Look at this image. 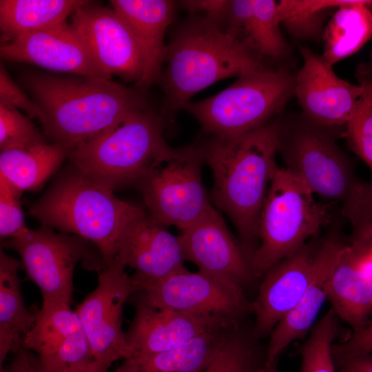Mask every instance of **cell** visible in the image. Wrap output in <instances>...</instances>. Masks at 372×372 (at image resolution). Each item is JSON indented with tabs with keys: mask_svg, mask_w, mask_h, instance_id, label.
Returning a JSON list of instances; mask_svg holds the SVG:
<instances>
[{
	"mask_svg": "<svg viewBox=\"0 0 372 372\" xmlns=\"http://www.w3.org/2000/svg\"><path fill=\"white\" fill-rule=\"evenodd\" d=\"M279 145V125L267 123L238 136H214L200 149L213 172L210 199L236 227L249 262L257 247L260 211L278 167Z\"/></svg>",
	"mask_w": 372,
	"mask_h": 372,
	"instance_id": "cell-1",
	"label": "cell"
},
{
	"mask_svg": "<svg viewBox=\"0 0 372 372\" xmlns=\"http://www.w3.org/2000/svg\"><path fill=\"white\" fill-rule=\"evenodd\" d=\"M26 84L45 113V134L70 152L129 114L146 109L141 90L109 79L36 74Z\"/></svg>",
	"mask_w": 372,
	"mask_h": 372,
	"instance_id": "cell-2",
	"label": "cell"
},
{
	"mask_svg": "<svg viewBox=\"0 0 372 372\" xmlns=\"http://www.w3.org/2000/svg\"><path fill=\"white\" fill-rule=\"evenodd\" d=\"M165 61L161 81L168 112L183 108L218 81L267 69L222 22L207 16L192 20L176 33L167 46Z\"/></svg>",
	"mask_w": 372,
	"mask_h": 372,
	"instance_id": "cell-3",
	"label": "cell"
},
{
	"mask_svg": "<svg viewBox=\"0 0 372 372\" xmlns=\"http://www.w3.org/2000/svg\"><path fill=\"white\" fill-rule=\"evenodd\" d=\"M145 211L74 168L57 178L29 208L30 215L43 225L92 242L101 254L103 267L114 260L127 226Z\"/></svg>",
	"mask_w": 372,
	"mask_h": 372,
	"instance_id": "cell-4",
	"label": "cell"
},
{
	"mask_svg": "<svg viewBox=\"0 0 372 372\" xmlns=\"http://www.w3.org/2000/svg\"><path fill=\"white\" fill-rule=\"evenodd\" d=\"M329 208L298 177L277 167L271 180L258 224L257 248L250 260L253 275L260 276L304 247L330 221Z\"/></svg>",
	"mask_w": 372,
	"mask_h": 372,
	"instance_id": "cell-5",
	"label": "cell"
},
{
	"mask_svg": "<svg viewBox=\"0 0 372 372\" xmlns=\"http://www.w3.org/2000/svg\"><path fill=\"white\" fill-rule=\"evenodd\" d=\"M163 121L146 109L134 111L114 126L75 147L74 168L112 190L136 183L167 146Z\"/></svg>",
	"mask_w": 372,
	"mask_h": 372,
	"instance_id": "cell-6",
	"label": "cell"
},
{
	"mask_svg": "<svg viewBox=\"0 0 372 372\" xmlns=\"http://www.w3.org/2000/svg\"><path fill=\"white\" fill-rule=\"evenodd\" d=\"M296 75L285 68L265 69L238 77L220 92L183 109L215 136L246 134L268 123L294 96Z\"/></svg>",
	"mask_w": 372,
	"mask_h": 372,
	"instance_id": "cell-7",
	"label": "cell"
},
{
	"mask_svg": "<svg viewBox=\"0 0 372 372\" xmlns=\"http://www.w3.org/2000/svg\"><path fill=\"white\" fill-rule=\"evenodd\" d=\"M200 149L168 145L136 183L148 214L165 226L186 229L213 207L203 183Z\"/></svg>",
	"mask_w": 372,
	"mask_h": 372,
	"instance_id": "cell-8",
	"label": "cell"
},
{
	"mask_svg": "<svg viewBox=\"0 0 372 372\" xmlns=\"http://www.w3.org/2000/svg\"><path fill=\"white\" fill-rule=\"evenodd\" d=\"M87 242L42 225L36 230L27 227L3 246L18 252L28 278L40 289L43 304H70L77 263L81 260L85 268L98 273L103 267L102 258L94 256Z\"/></svg>",
	"mask_w": 372,
	"mask_h": 372,
	"instance_id": "cell-9",
	"label": "cell"
},
{
	"mask_svg": "<svg viewBox=\"0 0 372 372\" xmlns=\"http://www.w3.org/2000/svg\"><path fill=\"white\" fill-rule=\"evenodd\" d=\"M303 118L287 131L279 126L285 168L313 194L344 201L357 183L350 164L324 127Z\"/></svg>",
	"mask_w": 372,
	"mask_h": 372,
	"instance_id": "cell-10",
	"label": "cell"
},
{
	"mask_svg": "<svg viewBox=\"0 0 372 372\" xmlns=\"http://www.w3.org/2000/svg\"><path fill=\"white\" fill-rule=\"evenodd\" d=\"M125 268L114 260L104 265L99 272L96 287L75 310L94 360L108 366L132 357L122 329L123 311L137 289Z\"/></svg>",
	"mask_w": 372,
	"mask_h": 372,
	"instance_id": "cell-11",
	"label": "cell"
},
{
	"mask_svg": "<svg viewBox=\"0 0 372 372\" xmlns=\"http://www.w3.org/2000/svg\"><path fill=\"white\" fill-rule=\"evenodd\" d=\"M137 293L149 305L196 315L234 320L249 309L241 287L211 274L186 268L149 283Z\"/></svg>",
	"mask_w": 372,
	"mask_h": 372,
	"instance_id": "cell-12",
	"label": "cell"
},
{
	"mask_svg": "<svg viewBox=\"0 0 372 372\" xmlns=\"http://www.w3.org/2000/svg\"><path fill=\"white\" fill-rule=\"evenodd\" d=\"M80 34L101 69L138 83L143 58L127 22L112 8L88 1L72 14L70 24Z\"/></svg>",
	"mask_w": 372,
	"mask_h": 372,
	"instance_id": "cell-13",
	"label": "cell"
},
{
	"mask_svg": "<svg viewBox=\"0 0 372 372\" xmlns=\"http://www.w3.org/2000/svg\"><path fill=\"white\" fill-rule=\"evenodd\" d=\"M70 304H43L35 309L36 320L23 347L39 356V372H83L94 360L75 311Z\"/></svg>",
	"mask_w": 372,
	"mask_h": 372,
	"instance_id": "cell-14",
	"label": "cell"
},
{
	"mask_svg": "<svg viewBox=\"0 0 372 372\" xmlns=\"http://www.w3.org/2000/svg\"><path fill=\"white\" fill-rule=\"evenodd\" d=\"M304 63L295 78L294 95L309 121L322 127L346 125L362 87L339 78L321 55L300 48Z\"/></svg>",
	"mask_w": 372,
	"mask_h": 372,
	"instance_id": "cell-15",
	"label": "cell"
},
{
	"mask_svg": "<svg viewBox=\"0 0 372 372\" xmlns=\"http://www.w3.org/2000/svg\"><path fill=\"white\" fill-rule=\"evenodd\" d=\"M114 260L135 270L132 279L137 291L149 283L185 269L186 260L178 236L170 233L147 211L127 226Z\"/></svg>",
	"mask_w": 372,
	"mask_h": 372,
	"instance_id": "cell-16",
	"label": "cell"
},
{
	"mask_svg": "<svg viewBox=\"0 0 372 372\" xmlns=\"http://www.w3.org/2000/svg\"><path fill=\"white\" fill-rule=\"evenodd\" d=\"M136 297L133 302L135 314L125 333L134 357L167 351L202 333L234 327L232 319L158 309L147 304L138 293Z\"/></svg>",
	"mask_w": 372,
	"mask_h": 372,
	"instance_id": "cell-17",
	"label": "cell"
},
{
	"mask_svg": "<svg viewBox=\"0 0 372 372\" xmlns=\"http://www.w3.org/2000/svg\"><path fill=\"white\" fill-rule=\"evenodd\" d=\"M2 59L34 64L56 72L110 79L84 41L65 22L21 34L0 48Z\"/></svg>",
	"mask_w": 372,
	"mask_h": 372,
	"instance_id": "cell-18",
	"label": "cell"
},
{
	"mask_svg": "<svg viewBox=\"0 0 372 372\" xmlns=\"http://www.w3.org/2000/svg\"><path fill=\"white\" fill-rule=\"evenodd\" d=\"M180 231L178 237L185 258L199 271L240 287L253 275L241 246L214 208Z\"/></svg>",
	"mask_w": 372,
	"mask_h": 372,
	"instance_id": "cell-19",
	"label": "cell"
},
{
	"mask_svg": "<svg viewBox=\"0 0 372 372\" xmlns=\"http://www.w3.org/2000/svg\"><path fill=\"white\" fill-rule=\"evenodd\" d=\"M319 256L320 247L312 252L304 246L266 272L252 303L256 313L254 336L269 333L298 304L312 280Z\"/></svg>",
	"mask_w": 372,
	"mask_h": 372,
	"instance_id": "cell-20",
	"label": "cell"
},
{
	"mask_svg": "<svg viewBox=\"0 0 372 372\" xmlns=\"http://www.w3.org/2000/svg\"><path fill=\"white\" fill-rule=\"evenodd\" d=\"M112 8L127 22L141 51L143 75L136 87L146 89L161 81L165 61L166 29L174 15V2L167 0H111Z\"/></svg>",
	"mask_w": 372,
	"mask_h": 372,
	"instance_id": "cell-21",
	"label": "cell"
},
{
	"mask_svg": "<svg viewBox=\"0 0 372 372\" xmlns=\"http://www.w3.org/2000/svg\"><path fill=\"white\" fill-rule=\"evenodd\" d=\"M277 1L232 0L223 22L225 29L262 61L286 56L288 45L281 33Z\"/></svg>",
	"mask_w": 372,
	"mask_h": 372,
	"instance_id": "cell-22",
	"label": "cell"
},
{
	"mask_svg": "<svg viewBox=\"0 0 372 372\" xmlns=\"http://www.w3.org/2000/svg\"><path fill=\"white\" fill-rule=\"evenodd\" d=\"M343 247L335 239H329L320 247L318 263L306 291L273 331L265 366L275 363L279 354L293 341L304 337L313 325L327 300V279Z\"/></svg>",
	"mask_w": 372,
	"mask_h": 372,
	"instance_id": "cell-23",
	"label": "cell"
},
{
	"mask_svg": "<svg viewBox=\"0 0 372 372\" xmlns=\"http://www.w3.org/2000/svg\"><path fill=\"white\" fill-rule=\"evenodd\" d=\"M327 300L337 316L358 331L372 308V281L358 266L351 245H344L327 282Z\"/></svg>",
	"mask_w": 372,
	"mask_h": 372,
	"instance_id": "cell-24",
	"label": "cell"
},
{
	"mask_svg": "<svg viewBox=\"0 0 372 372\" xmlns=\"http://www.w3.org/2000/svg\"><path fill=\"white\" fill-rule=\"evenodd\" d=\"M21 262L0 250V369L9 353L23 347V341L33 327L36 312L26 308L18 271Z\"/></svg>",
	"mask_w": 372,
	"mask_h": 372,
	"instance_id": "cell-25",
	"label": "cell"
},
{
	"mask_svg": "<svg viewBox=\"0 0 372 372\" xmlns=\"http://www.w3.org/2000/svg\"><path fill=\"white\" fill-rule=\"evenodd\" d=\"M372 0H351L335 11L323 32L321 56L331 65L358 52L372 37Z\"/></svg>",
	"mask_w": 372,
	"mask_h": 372,
	"instance_id": "cell-26",
	"label": "cell"
},
{
	"mask_svg": "<svg viewBox=\"0 0 372 372\" xmlns=\"http://www.w3.org/2000/svg\"><path fill=\"white\" fill-rule=\"evenodd\" d=\"M85 0H1V41L8 43L17 37L54 26L65 21Z\"/></svg>",
	"mask_w": 372,
	"mask_h": 372,
	"instance_id": "cell-27",
	"label": "cell"
},
{
	"mask_svg": "<svg viewBox=\"0 0 372 372\" xmlns=\"http://www.w3.org/2000/svg\"><path fill=\"white\" fill-rule=\"evenodd\" d=\"M70 153L67 147L56 143L3 151L0 174L22 192L35 191L56 171Z\"/></svg>",
	"mask_w": 372,
	"mask_h": 372,
	"instance_id": "cell-28",
	"label": "cell"
},
{
	"mask_svg": "<svg viewBox=\"0 0 372 372\" xmlns=\"http://www.w3.org/2000/svg\"><path fill=\"white\" fill-rule=\"evenodd\" d=\"M233 329L213 330L171 350L135 358L142 372H201L214 358Z\"/></svg>",
	"mask_w": 372,
	"mask_h": 372,
	"instance_id": "cell-29",
	"label": "cell"
},
{
	"mask_svg": "<svg viewBox=\"0 0 372 372\" xmlns=\"http://www.w3.org/2000/svg\"><path fill=\"white\" fill-rule=\"evenodd\" d=\"M351 0H281L277 2L280 24L298 40H313L323 34L324 21L332 10Z\"/></svg>",
	"mask_w": 372,
	"mask_h": 372,
	"instance_id": "cell-30",
	"label": "cell"
},
{
	"mask_svg": "<svg viewBox=\"0 0 372 372\" xmlns=\"http://www.w3.org/2000/svg\"><path fill=\"white\" fill-rule=\"evenodd\" d=\"M355 77L363 92L346 124L347 136L351 149L372 174V53L370 61L358 65Z\"/></svg>",
	"mask_w": 372,
	"mask_h": 372,
	"instance_id": "cell-31",
	"label": "cell"
},
{
	"mask_svg": "<svg viewBox=\"0 0 372 372\" xmlns=\"http://www.w3.org/2000/svg\"><path fill=\"white\" fill-rule=\"evenodd\" d=\"M337 331V318L327 313L302 346L301 372H335L332 347Z\"/></svg>",
	"mask_w": 372,
	"mask_h": 372,
	"instance_id": "cell-32",
	"label": "cell"
},
{
	"mask_svg": "<svg viewBox=\"0 0 372 372\" xmlns=\"http://www.w3.org/2000/svg\"><path fill=\"white\" fill-rule=\"evenodd\" d=\"M46 143L31 119L17 108L0 105V149H27Z\"/></svg>",
	"mask_w": 372,
	"mask_h": 372,
	"instance_id": "cell-33",
	"label": "cell"
},
{
	"mask_svg": "<svg viewBox=\"0 0 372 372\" xmlns=\"http://www.w3.org/2000/svg\"><path fill=\"white\" fill-rule=\"evenodd\" d=\"M254 358L251 343L234 329L214 358L201 372H253L256 370Z\"/></svg>",
	"mask_w": 372,
	"mask_h": 372,
	"instance_id": "cell-34",
	"label": "cell"
},
{
	"mask_svg": "<svg viewBox=\"0 0 372 372\" xmlns=\"http://www.w3.org/2000/svg\"><path fill=\"white\" fill-rule=\"evenodd\" d=\"M343 202L353 240L372 242V183L357 182Z\"/></svg>",
	"mask_w": 372,
	"mask_h": 372,
	"instance_id": "cell-35",
	"label": "cell"
},
{
	"mask_svg": "<svg viewBox=\"0 0 372 372\" xmlns=\"http://www.w3.org/2000/svg\"><path fill=\"white\" fill-rule=\"evenodd\" d=\"M23 192L0 174V236L12 238L27 228L20 197Z\"/></svg>",
	"mask_w": 372,
	"mask_h": 372,
	"instance_id": "cell-36",
	"label": "cell"
},
{
	"mask_svg": "<svg viewBox=\"0 0 372 372\" xmlns=\"http://www.w3.org/2000/svg\"><path fill=\"white\" fill-rule=\"evenodd\" d=\"M0 105L20 108L30 117L38 119L42 126L45 123V115L42 108L37 103L29 99L11 79L2 65L0 69Z\"/></svg>",
	"mask_w": 372,
	"mask_h": 372,
	"instance_id": "cell-37",
	"label": "cell"
},
{
	"mask_svg": "<svg viewBox=\"0 0 372 372\" xmlns=\"http://www.w3.org/2000/svg\"><path fill=\"white\" fill-rule=\"evenodd\" d=\"M334 358L343 361L348 358L372 352V323L358 331L353 332L347 340L333 344Z\"/></svg>",
	"mask_w": 372,
	"mask_h": 372,
	"instance_id": "cell-38",
	"label": "cell"
},
{
	"mask_svg": "<svg viewBox=\"0 0 372 372\" xmlns=\"http://www.w3.org/2000/svg\"><path fill=\"white\" fill-rule=\"evenodd\" d=\"M183 7L192 12H203L206 16L223 22L227 12L230 1L188 0L182 1Z\"/></svg>",
	"mask_w": 372,
	"mask_h": 372,
	"instance_id": "cell-39",
	"label": "cell"
},
{
	"mask_svg": "<svg viewBox=\"0 0 372 372\" xmlns=\"http://www.w3.org/2000/svg\"><path fill=\"white\" fill-rule=\"evenodd\" d=\"M351 245L358 267L372 281V242L353 240Z\"/></svg>",
	"mask_w": 372,
	"mask_h": 372,
	"instance_id": "cell-40",
	"label": "cell"
},
{
	"mask_svg": "<svg viewBox=\"0 0 372 372\" xmlns=\"http://www.w3.org/2000/svg\"><path fill=\"white\" fill-rule=\"evenodd\" d=\"M342 372H372V355H356L342 361Z\"/></svg>",
	"mask_w": 372,
	"mask_h": 372,
	"instance_id": "cell-41",
	"label": "cell"
},
{
	"mask_svg": "<svg viewBox=\"0 0 372 372\" xmlns=\"http://www.w3.org/2000/svg\"><path fill=\"white\" fill-rule=\"evenodd\" d=\"M23 347L16 351L15 357L7 372H35L34 363Z\"/></svg>",
	"mask_w": 372,
	"mask_h": 372,
	"instance_id": "cell-42",
	"label": "cell"
},
{
	"mask_svg": "<svg viewBox=\"0 0 372 372\" xmlns=\"http://www.w3.org/2000/svg\"><path fill=\"white\" fill-rule=\"evenodd\" d=\"M114 372H142L138 360L132 356L124 359L123 362Z\"/></svg>",
	"mask_w": 372,
	"mask_h": 372,
	"instance_id": "cell-43",
	"label": "cell"
},
{
	"mask_svg": "<svg viewBox=\"0 0 372 372\" xmlns=\"http://www.w3.org/2000/svg\"><path fill=\"white\" fill-rule=\"evenodd\" d=\"M109 367L94 360L83 372H107Z\"/></svg>",
	"mask_w": 372,
	"mask_h": 372,
	"instance_id": "cell-44",
	"label": "cell"
},
{
	"mask_svg": "<svg viewBox=\"0 0 372 372\" xmlns=\"http://www.w3.org/2000/svg\"><path fill=\"white\" fill-rule=\"evenodd\" d=\"M262 372H279L276 366V362L263 367Z\"/></svg>",
	"mask_w": 372,
	"mask_h": 372,
	"instance_id": "cell-45",
	"label": "cell"
},
{
	"mask_svg": "<svg viewBox=\"0 0 372 372\" xmlns=\"http://www.w3.org/2000/svg\"><path fill=\"white\" fill-rule=\"evenodd\" d=\"M253 372H262V370L261 371H259V370H255Z\"/></svg>",
	"mask_w": 372,
	"mask_h": 372,
	"instance_id": "cell-46",
	"label": "cell"
},
{
	"mask_svg": "<svg viewBox=\"0 0 372 372\" xmlns=\"http://www.w3.org/2000/svg\"><path fill=\"white\" fill-rule=\"evenodd\" d=\"M34 366H35V372H39V371H38V370L37 369V368H36L35 364H34Z\"/></svg>",
	"mask_w": 372,
	"mask_h": 372,
	"instance_id": "cell-47",
	"label": "cell"
},
{
	"mask_svg": "<svg viewBox=\"0 0 372 372\" xmlns=\"http://www.w3.org/2000/svg\"><path fill=\"white\" fill-rule=\"evenodd\" d=\"M370 8H371V11H372V6H371Z\"/></svg>",
	"mask_w": 372,
	"mask_h": 372,
	"instance_id": "cell-48",
	"label": "cell"
}]
</instances>
